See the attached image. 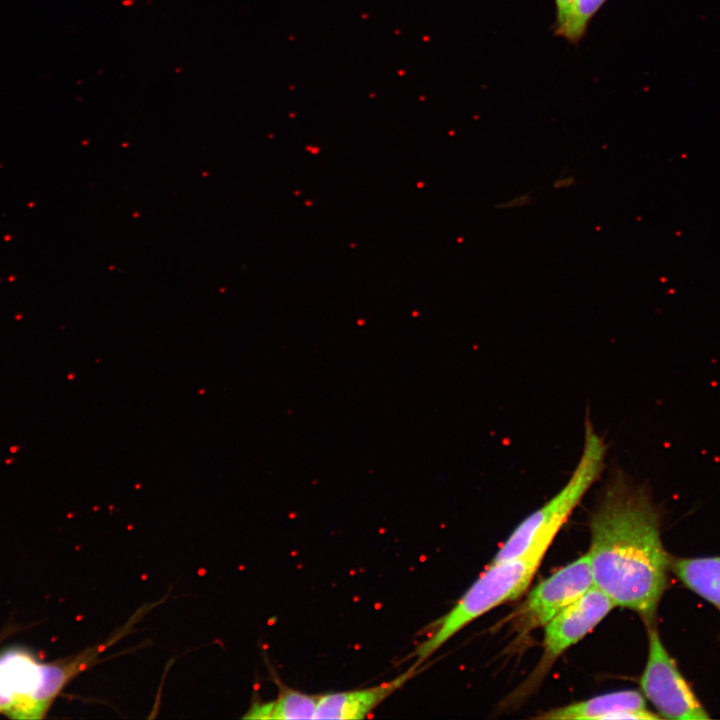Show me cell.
<instances>
[{
	"mask_svg": "<svg viewBox=\"0 0 720 720\" xmlns=\"http://www.w3.org/2000/svg\"><path fill=\"white\" fill-rule=\"evenodd\" d=\"M590 531L587 555L594 586L616 607L654 625L672 557L663 546L650 496L623 476L615 477L591 516Z\"/></svg>",
	"mask_w": 720,
	"mask_h": 720,
	"instance_id": "1",
	"label": "cell"
},
{
	"mask_svg": "<svg viewBox=\"0 0 720 720\" xmlns=\"http://www.w3.org/2000/svg\"><path fill=\"white\" fill-rule=\"evenodd\" d=\"M534 548L526 554L492 563L415 648L414 664L421 665L470 622L488 611L520 597L528 588L546 552Z\"/></svg>",
	"mask_w": 720,
	"mask_h": 720,
	"instance_id": "2",
	"label": "cell"
},
{
	"mask_svg": "<svg viewBox=\"0 0 720 720\" xmlns=\"http://www.w3.org/2000/svg\"><path fill=\"white\" fill-rule=\"evenodd\" d=\"M606 452L604 440L587 419L582 453L567 483L514 529L492 563L520 557L537 547L548 549L573 510L600 477Z\"/></svg>",
	"mask_w": 720,
	"mask_h": 720,
	"instance_id": "3",
	"label": "cell"
},
{
	"mask_svg": "<svg viewBox=\"0 0 720 720\" xmlns=\"http://www.w3.org/2000/svg\"><path fill=\"white\" fill-rule=\"evenodd\" d=\"M644 696L660 718L677 720L709 719L675 660L663 645L654 625L648 628V655L640 678Z\"/></svg>",
	"mask_w": 720,
	"mask_h": 720,
	"instance_id": "4",
	"label": "cell"
},
{
	"mask_svg": "<svg viewBox=\"0 0 720 720\" xmlns=\"http://www.w3.org/2000/svg\"><path fill=\"white\" fill-rule=\"evenodd\" d=\"M592 587V572L585 554L538 583L512 614V624L520 633L544 627Z\"/></svg>",
	"mask_w": 720,
	"mask_h": 720,
	"instance_id": "5",
	"label": "cell"
},
{
	"mask_svg": "<svg viewBox=\"0 0 720 720\" xmlns=\"http://www.w3.org/2000/svg\"><path fill=\"white\" fill-rule=\"evenodd\" d=\"M615 607L595 586L554 616L544 626L543 655L538 673L543 674L568 648L591 632Z\"/></svg>",
	"mask_w": 720,
	"mask_h": 720,
	"instance_id": "6",
	"label": "cell"
},
{
	"mask_svg": "<svg viewBox=\"0 0 720 720\" xmlns=\"http://www.w3.org/2000/svg\"><path fill=\"white\" fill-rule=\"evenodd\" d=\"M547 720L572 719H659L647 709L643 694L636 690H621L548 710L537 716Z\"/></svg>",
	"mask_w": 720,
	"mask_h": 720,
	"instance_id": "7",
	"label": "cell"
},
{
	"mask_svg": "<svg viewBox=\"0 0 720 720\" xmlns=\"http://www.w3.org/2000/svg\"><path fill=\"white\" fill-rule=\"evenodd\" d=\"M420 670L413 664L397 677L368 688L319 695L314 719H362L406 684Z\"/></svg>",
	"mask_w": 720,
	"mask_h": 720,
	"instance_id": "8",
	"label": "cell"
},
{
	"mask_svg": "<svg viewBox=\"0 0 720 720\" xmlns=\"http://www.w3.org/2000/svg\"><path fill=\"white\" fill-rule=\"evenodd\" d=\"M41 664L25 651L0 655V695L11 700L6 713L17 719H35L33 696L41 682Z\"/></svg>",
	"mask_w": 720,
	"mask_h": 720,
	"instance_id": "9",
	"label": "cell"
},
{
	"mask_svg": "<svg viewBox=\"0 0 720 720\" xmlns=\"http://www.w3.org/2000/svg\"><path fill=\"white\" fill-rule=\"evenodd\" d=\"M671 571L720 611V556L672 558Z\"/></svg>",
	"mask_w": 720,
	"mask_h": 720,
	"instance_id": "10",
	"label": "cell"
},
{
	"mask_svg": "<svg viewBox=\"0 0 720 720\" xmlns=\"http://www.w3.org/2000/svg\"><path fill=\"white\" fill-rule=\"evenodd\" d=\"M319 695H311L280 687L278 696L267 702H255L248 709L244 718L296 720L314 719Z\"/></svg>",
	"mask_w": 720,
	"mask_h": 720,
	"instance_id": "11",
	"label": "cell"
},
{
	"mask_svg": "<svg viewBox=\"0 0 720 720\" xmlns=\"http://www.w3.org/2000/svg\"><path fill=\"white\" fill-rule=\"evenodd\" d=\"M604 2L605 0H574L564 21L557 25V32L569 41L580 40L590 19Z\"/></svg>",
	"mask_w": 720,
	"mask_h": 720,
	"instance_id": "12",
	"label": "cell"
},
{
	"mask_svg": "<svg viewBox=\"0 0 720 720\" xmlns=\"http://www.w3.org/2000/svg\"><path fill=\"white\" fill-rule=\"evenodd\" d=\"M557 8V25L561 24L566 18L574 0H555Z\"/></svg>",
	"mask_w": 720,
	"mask_h": 720,
	"instance_id": "13",
	"label": "cell"
},
{
	"mask_svg": "<svg viewBox=\"0 0 720 720\" xmlns=\"http://www.w3.org/2000/svg\"><path fill=\"white\" fill-rule=\"evenodd\" d=\"M530 203V196L529 194H523L521 196H518L516 198H513L512 200H509L506 203L497 205L498 208H512V207H519L524 206Z\"/></svg>",
	"mask_w": 720,
	"mask_h": 720,
	"instance_id": "14",
	"label": "cell"
},
{
	"mask_svg": "<svg viewBox=\"0 0 720 720\" xmlns=\"http://www.w3.org/2000/svg\"><path fill=\"white\" fill-rule=\"evenodd\" d=\"M574 184H575V177L574 176H566V177L557 179L554 182L553 187L555 189H561V188L571 187Z\"/></svg>",
	"mask_w": 720,
	"mask_h": 720,
	"instance_id": "15",
	"label": "cell"
}]
</instances>
